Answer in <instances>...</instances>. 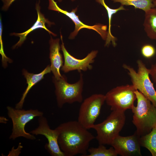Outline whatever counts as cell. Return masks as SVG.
<instances>
[{
  "instance_id": "7c38bea8",
  "label": "cell",
  "mask_w": 156,
  "mask_h": 156,
  "mask_svg": "<svg viewBox=\"0 0 156 156\" xmlns=\"http://www.w3.org/2000/svg\"><path fill=\"white\" fill-rule=\"evenodd\" d=\"M49 5L48 8L49 10L57 11L64 14L72 20L75 23V30L70 34L69 37V39L74 38L80 30L82 28H86L95 30L100 35L103 40H106L107 34L106 31V25L98 24L91 26L85 25L79 20L78 16L75 14L77 10V8L69 12L60 8L57 5L56 2L54 0H49Z\"/></svg>"
},
{
  "instance_id": "8fae6325",
  "label": "cell",
  "mask_w": 156,
  "mask_h": 156,
  "mask_svg": "<svg viewBox=\"0 0 156 156\" xmlns=\"http://www.w3.org/2000/svg\"><path fill=\"white\" fill-rule=\"evenodd\" d=\"M140 137L136 131L132 135L128 136L119 135L114 139L110 145L118 155L121 156H141Z\"/></svg>"
},
{
  "instance_id": "2e32d148",
  "label": "cell",
  "mask_w": 156,
  "mask_h": 156,
  "mask_svg": "<svg viewBox=\"0 0 156 156\" xmlns=\"http://www.w3.org/2000/svg\"><path fill=\"white\" fill-rule=\"evenodd\" d=\"M143 25L148 36L156 40V8H151L145 12Z\"/></svg>"
},
{
  "instance_id": "ba28073f",
  "label": "cell",
  "mask_w": 156,
  "mask_h": 156,
  "mask_svg": "<svg viewBox=\"0 0 156 156\" xmlns=\"http://www.w3.org/2000/svg\"><path fill=\"white\" fill-rule=\"evenodd\" d=\"M105 102V96L94 94L85 99L80 107L77 121L88 129L92 128Z\"/></svg>"
},
{
  "instance_id": "30bf717a",
  "label": "cell",
  "mask_w": 156,
  "mask_h": 156,
  "mask_svg": "<svg viewBox=\"0 0 156 156\" xmlns=\"http://www.w3.org/2000/svg\"><path fill=\"white\" fill-rule=\"evenodd\" d=\"M38 122V127L29 133L33 135H41L46 137L48 142L45 145V148L51 155L65 156L58 144V132L57 129H51L47 119L43 116L39 117Z\"/></svg>"
},
{
  "instance_id": "9a60e30c",
  "label": "cell",
  "mask_w": 156,
  "mask_h": 156,
  "mask_svg": "<svg viewBox=\"0 0 156 156\" xmlns=\"http://www.w3.org/2000/svg\"><path fill=\"white\" fill-rule=\"evenodd\" d=\"M51 71L50 66L49 65L40 73L34 74L29 73L24 69L22 71L23 74L26 80L27 87L23 92L20 101L16 105L15 108L22 109L25 99L30 89L38 82L44 78L45 74Z\"/></svg>"
},
{
  "instance_id": "7a4b0ae2",
  "label": "cell",
  "mask_w": 156,
  "mask_h": 156,
  "mask_svg": "<svg viewBox=\"0 0 156 156\" xmlns=\"http://www.w3.org/2000/svg\"><path fill=\"white\" fill-rule=\"evenodd\" d=\"M135 92L137 105L131 109L133 114L132 122L136 128V132L141 136L156 127V108L138 90Z\"/></svg>"
},
{
  "instance_id": "52a82bcc",
  "label": "cell",
  "mask_w": 156,
  "mask_h": 156,
  "mask_svg": "<svg viewBox=\"0 0 156 156\" xmlns=\"http://www.w3.org/2000/svg\"><path fill=\"white\" fill-rule=\"evenodd\" d=\"M137 90L132 85L117 86L110 90L105 95V101L112 111L125 112L131 109L136 99L135 91Z\"/></svg>"
},
{
  "instance_id": "277c9868",
  "label": "cell",
  "mask_w": 156,
  "mask_h": 156,
  "mask_svg": "<svg viewBox=\"0 0 156 156\" xmlns=\"http://www.w3.org/2000/svg\"><path fill=\"white\" fill-rule=\"evenodd\" d=\"M126 120L125 112L112 111L102 122L94 124L92 129L97 133L96 137L99 144L110 145L123 128Z\"/></svg>"
},
{
  "instance_id": "4fadbf2b",
  "label": "cell",
  "mask_w": 156,
  "mask_h": 156,
  "mask_svg": "<svg viewBox=\"0 0 156 156\" xmlns=\"http://www.w3.org/2000/svg\"><path fill=\"white\" fill-rule=\"evenodd\" d=\"M40 0H38L36 5V9L37 13V19L34 24L31 27L27 30L21 33H11V36H14L18 37L19 40L12 47V49H14L16 47L21 46L26 39L28 34L38 28H42L45 30L49 34H51L53 36H55L56 35L48 29L45 26V24H47L49 26L54 24L53 23L50 22L48 19L45 18L44 15L40 11V7L39 5Z\"/></svg>"
},
{
  "instance_id": "d4e9b609",
  "label": "cell",
  "mask_w": 156,
  "mask_h": 156,
  "mask_svg": "<svg viewBox=\"0 0 156 156\" xmlns=\"http://www.w3.org/2000/svg\"><path fill=\"white\" fill-rule=\"evenodd\" d=\"M0 123H6L8 120L5 117L3 116H1L0 118Z\"/></svg>"
},
{
  "instance_id": "d6986e66",
  "label": "cell",
  "mask_w": 156,
  "mask_h": 156,
  "mask_svg": "<svg viewBox=\"0 0 156 156\" xmlns=\"http://www.w3.org/2000/svg\"><path fill=\"white\" fill-rule=\"evenodd\" d=\"M114 2H118L121 5L133 6L135 9H139L145 12L155 7L153 0H112Z\"/></svg>"
},
{
  "instance_id": "4316f807",
  "label": "cell",
  "mask_w": 156,
  "mask_h": 156,
  "mask_svg": "<svg viewBox=\"0 0 156 156\" xmlns=\"http://www.w3.org/2000/svg\"><path fill=\"white\" fill-rule=\"evenodd\" d=\"M62 0H58V1H61ZM72 1H74L75 0H71Z\"/></svg>"
},
{
  "instance_id": "ffe728a7",
  "label": "cell",
  "mask_w": 156,
  "mask_h": 156,
  "mask_svg": "<svg viewBox=\"0 0 156 156\" xmlns=\"http://www.w3.org/2000/svg\"><path fill=\"white\" fill-rule=\"evenodd\" d=\"M103 144H99L97 147L89 148L88 151L89 154L86 156H116L118 155L112 147L108 149Z\"/></svg>"
},
{
  "instance_id": "ac0fdd59",
  "label": "cell",
  "mask_w": 156,
  "mask_h": 156,
  "mask_svg": "<svg viewBox=\"0 0 156 156\" xmlns=\"http://www.w3.org/2000/svg\"><path fill=\"white\" fill-rule=\"evenodd\" d=\"M141 146L147 148L153 156H156V127L148 133L140 137Z\"/></svg>"
},
{
  "instance_id": "e0dca14e",
  "label": "cell",
  "mask_w": 156,
  "mask_h": 156,
  "mask_svg": "<svg viewBox=\"0 0 156 156\" xmlns=\"http://www.w3.org/2000/svg\"><path fill=\"white\" fill-rule=\"evenodd\" d=\"M96 1L102 5L106 9L107 13L109 19V29L107 36L105 46H108L111 42L114 47L116 45V38L113 36L111 31V21L113 15L116 13L118 11L121 10H125L123 5H121L118 8L116 9H113L108 6L105 3L104 0H96Z\"/></svg>"
},
{
  "instance_id": "8992f818",
  "label": "cell",
  "mask_w": 156,
  "mask_h": 156,
  "mask_svg": "<svg viewBox=\"0 0 156 156\" xmlns=\"http://www.w3.org/2000/svg\"><path fill=\"white\" fill-rule=\"evenodd\" d=\"M8 117L12 123V133L9 139L14 140L19 137L34 140L36 139L33 135L26 132L25 129V125L35 117L43 116L44 113L37 109L25 110L14 108L8 106L7 107Z\"/></svg>"
},
{
  "instance_id": "7402d4cb",
  "label": "cell",
  "mask_w": 156,
  "mask_h": 156,
  "mask_svg": "<svg viewBox=\"0 0 156 156\" xmlns=\"http://www.w3.org/2000/svg\"><path fill=\"white\" fill-rule=\"evenodd\" d=\"M2 25L1 18L0 19V53L2 57V62L4 66H5L7 65V61L11 62V60L8 57H7L5 54L3 50V42L2 39Z\"/></svg>"
},
{
  "instance_id": "484cf974",
  "label": "cell",
  "mask_w": 156,
  "mask_h": 156,
  "mask_svg": "<svg viewBox=\"0 0 156 156\" xmlns=\"http://www.w3.org/2000/svg\"><path fill=\"white\" fill-rule=\"evenodd\" d=\"M153 2L155 6H156V0H153Z\"/></svg>"
},
{
  "instance_id": "6da1fadb",
  "label": "cell",
  "mask_w": 156,
  "mask_h": 156,
  "mask_svg": "<svg viewBox=\"0 0 156 156\" xmlns=\"http://www.w3.org/2000/svg\"><path fill=\"white\" fill-rule=\"evenodd\" d=\"M58 142L65 156H86L89 144L95 137L78 121L64 122L56 128Z\"/></svg>"
},
{
  "instance_id": "5bb4252c",
  "label": "cell",
  "mask_w": 156,
  "mask_h": 156,
  "mask_svg": "<svg viewBox=\"0 0 156 156\" xmlns=\"http://www.w3.org/2000/svg\"><path fill=\"white\" fill-rule=\"evenodd\" d=\"M60 40L59 38L53 39L51 36L49 41V58L51 63V71L53 77L57 79L62 76L60 70L64 63L62 55L60 52L61 47Z\"/></svg>"
},
{
  "instance_id": "9c48e42d",
  "label": "cell",
  "mask_w": 156,
  "mask_h": 156,
  "mask_svg": "<svg viewBox=\"0 0 156 156\" xmlns=\"http://www.w3.org/2000/svg\"><path fill=\"white\" fill-rule=\"evenodd\" d=\"M60 38L62 42L61 49L64 58L63 65L61 68L62 71L67 73L77 70L80 73L81 71H86L92 69L93 66L91 64L94 62V59L98 53V51H91L82 59H77L70 54L65 48L61 34Z\"/></svg>"
},
{
  "instance_id": "3957f363",
  "label": "cell",
  "mask_w": 156,
  "mask_h": 156,
  "mask_svg": "<svg viewBox=\"0 0 156 156\" xmlns=\"http://www.w3.org/2000/svg\"><path fill=\"white\" fill-rule=\"evenodd\" d=\"M78 81L71 83L68 82L66 77L62 75L59 79L53 77V81L55 88V93L58 107L62 108L66 103H82L83 101L84 80L81 72L79 73Z\"/></svg>"
},
{
  "instance_id": "5b68a950",
  "label": "cell",
  "mask_w": 156,
  "mask_h": 156,
  "mask_svg": "<svg viewBox=\"0 0 156 156\" xmlns=\"http://www.w3.org/2000/svg\"><path fill=\"white\" fill-rule=\"evenodd\" d=\"M138 71L130 66L124 64L122 67L128 71L132 84L150 100L156 108V90L149 77L148 69L140 60L137 61Z\"/></svg>"
},
{
  "instance_id": "44dd1931",
  "label": "cell",
  "mask_w": 156,
  "mask_h": 156,
  "mask_svg": "<svg viewBox=\"0 0 156 156\" xmlns=\"http://www.w3.org/2000/svg\"><path fill=\"white\" fill-rule=\"evenodd\" d=\"M141 51L142 55L147 58L152 57L156 53L155 47L150 44H146L143 45L141 48Z\"/></svg>"
},
{
  "instance_id": "603a6c76",
  "label": "cell",
  "mask_w": 156,
  "mask_h": 156,
  "mask_svg": "<svg viewBox=\"0 0 156 156\" xmlns=\"http://www.w3.org/2000/svg\"><path fill=\"white\" fill-rule=\"evenodd\" d=\"M149 75L151 76L154 83H155V88L156 90V62L152 64L151 68L148 69Z\"/></svg>"
},
{
  "instance_id": "cb8c5ba5",
  "label": "cell",
  "mask_w": 156,
  "mask_h": 156,
  "mask_svg": "<svg viewBox=\"0 0 156 156\" xmlns=\"http://www.w3.org/2000/svg\"><path fill=\"white\" fill-rule=\"evenodd\" d=\"M3 3L2 10L3 11H7L12 4L16 0H1Z\"/></svg>"
}]
</instances>
